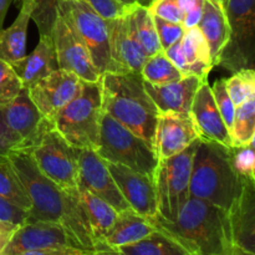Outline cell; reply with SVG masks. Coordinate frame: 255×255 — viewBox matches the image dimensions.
<instances>
[{"instance_id":"cell-43","label":"cell","mask_w":255,"mask_h":255,"mask_svg":"<svg viewBox=\"0 0 255 255\" xmlns=\"http://www.w3.org/2000/svg\"><path fill=\"white\" fill-rule=\"evenodd\" d=\"M20 144L21 139L7 127L0 114V158H4L12 152H16Z\"/></svg>"},{"instance_id":"cell-35","label":"cell","mask_w":255,"mask_h":255,"mask_svg":"<svg viewBox=\"0 0 255 255\" xmlns=\"http://www.w3.org/2000/svg\"><path fill=\"white\" fill-rule=\"evenodd\" d=\"M228 151L234 172L243 178L255 179L254 142L246 146H233Z\"/></svg>"},{"instance_id":"cell-32","label":"cell","mask_w":255,"mask_h":255,"mask_svg":"<svg viewBox=\"0 0 255 255\" xmlns=\"http://www.w3.org/2000/svg\"><path fill=\"white\" fill-rule=\"evenodd\" d=\"M233 146H246L253 143L255 137V96L236 107L233 128Z\"/></svg>"},{"instance_id":"cell-38","label":"cell","mask_w":255,"mask_h":255,"mask_svg":"<svg viewBox=\"0 0 255 255\" xmlns=\"http://www.w3.org/2000/svg\"><path fill=\"white\" fill-rule=\"evenodd\" d=\"M152 16H153L154 26H156L162 50L168 49L171 45L182 39L184 31H186V27L183 25L179 24V22L168 21V20H164L162 17L156 16V15H152Z\"/></svg>"},{"instance_id":"cell-24","label":"cell","mask_w":255,"mask_h":255,"mask_svg":"<svg viewBox=\"0 0 255 255\" xmlns=\"http://www.w3.org/2000/svg\"><path fill=\"white\" fill-rule=\"evenodd\" d=\"M34 7L32 0H20V10L16 19L9 27L0 31V59L10 65L26 55L27 29Z\"/></svg>"},{"instance_id":"cell-11","label":"cell","mask_w":255,"mask_h":255,"mask_svg":"<svg viewBox=\"0 0 255 255\" xmlns=\"http://www.w3.org/2000/svg\"><path fill=\"white\" fill-rule=\"evenodd\" d=\"M51 36L54 40L59 69L72 72L82 81H99L101 75L92 62L89 49L71 22L60 12H57Z\"/></svg>"},{"instance_id":"cell-25","label":"cell","mask_w":255,"mask_h":255,"mask_svg":"<svg viewBox=\"0 0 255 255\" xmlns=\"http://www.w3.org/2000/svg\"><path fill=\"white\" fill-rule=\"evenodd\" d=\"M197 26L199 27L208 44L213 66H217L219 56L228 42L229 32H231L226 11L214 0H204L203 12Z\"/></svg>"},{"instance_id":"cell-28","label":"cell","mask_w":255,"mask_h":255,"mask_svg":"<svg viewBox=\"0 0 255 255\" xmlns=\"http://www.w3.org/2000/svg\"><path fill=\"white\" fill-rule=\"evenodd\" d=\"M117 252L120 255H199L183 242L161 228L138 243L122 247Z\"/></svg>"},{"instance_id":"cell-27","label":"cell","mask_w":255,"mask_h":255,"mask_svg":"<svg viewBox=\"0 0 255 255\" xmlns=\"http://www.w3.org/2000/svg\"><path fill=\"white\" fill-rule=\"evenodd\" d=\"M181 49L187 64V76L208 79L214 66L208 44L198 26L186 29L181 39Z\"/></svg>"},{"instance_id":"cell-40","label":"cell","mask_w":255,"mask_h":255,"mask_svg":"<svg viewBox=\"0 0 255 255\" xmlns=\"http://www.w3.org/2000/svg\"><path fill=\"white\" fill-rule=\"evenodd\" d=\"M179 10L182 12V25L186 29L198 25L203 12L204 0H176Z\"/></svg>"},{"instance_id":"cell-6","label":"cell","mask_w":255,"mask_h":255,"mask_svg":"<svg viewBox=\"0 0 255 255\" xmlns=\"http://www.w3.org/2000/svg\"><path fill=\"white\" fill-rule=\"evenodd\" d=\"M26 153L39 171L67 193L79 196V148L72 147L50 122Z\"/></svg>"},{"instance_id":"cell-31","label":"cell","mask_w":255,"mask_h":255,"mask_svg":"<svg viewBox=\"0 0 255 255\" xmlns=\"http://www.w3.org/2000/svg\"><path fill=\"white\" fill-rule=\"evenodd\" d=\"M0 196L24 211H30L31 201L9 158H0Z\"/></svg>"},{"instance_id":"cell-50","label":"cell","mask_w":255,"mask_h":255,"mask_svg":"<svg viewBox=\"0 0 255 255\" xmlns=\"http://www.w3.org/2000/svg\"><path fill=\"white\" fill-rule=\"evenodd\" d=\"M119 1L126 5V6H133V5H136V0H119Z\"/></svg>"},{"instance_id":"cell-4","label":"cell","mask_w":255,"mask_h":255,"mask_svg":"<svg viewBox=\"0 0 255 255\" xmlns=\"http://www.w3.org/2000/svg\"><path fill=\"white\" fill-rule=\"evenodd\" d=\"M229 148L201 139L192 163L189 196L229 211L242 189V177L234 172Z\"/></svg>"},{"instance_id":"cell-2","label":"cell","mask_w":255,"mask_h":255,"mask_svg":"<svg viewBox=\"0 0 255 255\" xmlns=\"http://www.w3.org/2000/svg\"><path fill=\"white\" fill-rule=\"evenodd\" d=\"M102 109L153 148L159 111L144 89L141 74L106 72L100 76Z\"/></svg>"},{"instance_id":"cell-21","label":"cell","mask_w":255,"mask_h":255,"mask_svg":"<svg viewBox=\"0 0 255 255\" xmlns=\"http://www.w3.org/2000/svg\"><path fill=\"white\" fill-rule=\"evenodd\" d=\"M208 79H199L196 76H184L178 81L171 84L154 86L144 82L147 94L154 102L159 114L174 112V114H188L191 112L192 102L201 85Z\"/></svg>"},{"instance_id":"cell-14","label":"cell","mask_w":255,"mask_h":255,"mask_svg":"<svg viewBox=\"0 0 255 255\" xmlns=\"http://www.w3.org/2000/svg\"><path fill=\"white\" fill-rule=\"evenodd\" d=\"M79 187L104 199L119 213L131 209L112 178L106 161L94 149H79Z\"/></svg>"},{"instance_id":"cell-13","label":"cell","mask_w":255,"mask_h":255,"mask_svg":"<svg viewBox=\"0 0 255 255\" xmlns=\"http://www.w3.org/2000/svg\"><path fill=\"white\" fill-rule=\"evenodd\" d=\"M86 249L62 226L50 222H25L12 233L1 255H17L37 249Z\"/></svg>"},{"instance_id":"cell-30","label":"cell","mask_w":255,"mask_h":255,"mask_svg":"<svg viewBox=\"0 0 255 255\" xmlns=\"http://www.w3.org/2000/svg\"><path fill=\"white\" fill-rule=\"evenodd\" d=\"M139 74L143 81L154 86L171 84L184 77L182 72L174 66L173 62L167 57L163 50L147 57Z\"/></svg>"},{"instance_id":"cell-7","label":"cell","mask_w":255,"mask_h":255,"mask_svg":"<svg viewBox=\"0 0 255 255\" xmlns=\"http://www.w3.org/2000/svg\"><path fill=\"white\" fill-rule=\"evenodd\" d=\"M97 154L109 163L121 164L153 178L158 158L144 139L104 112Z\"/></svg>"},{"instance_id":"cell-10","label":"cell","mask_w":255,"mask_h":255,"mask_svg":"<svg viewBox=\"0 0 255 255\" xmlns=\"http://www.w3.org/2000/svg\"><path fill=\"white\" fill-rule=\"evenodd\" d=\"M64 15L89 49L92 62L100 75L106 72L121 74L114 64L110 52V32L107 20L81 0H62L59 10Z\"/></svg>"},{"instance_id":"cell-44","label":"cell","mask_w":255,"mask_h":255,"mask_svg":"<svg viewBox=\"0 0 255 255\" xmlns=\"http://www.w3.org/2000/svg\"><path fill=\"white\" fill-rule=\"evenodd\" d=\"M86 253H91V252L82 251V249L62 248V249H37V251L24 252V253L17 254V255H79V254H86Z\"/></svg>"},{"instance_id":"cell-1","label":"cell","mask_w":255,"mask_h":255,"mask_svg":"<svg viewBox=\"0 0 255 255\" xmlns=\"http://www.w3.org/2000/svg\"><path fill=\"white\" fill-rule=\"evenodd\" d=\"M31 201L26 222H50L64 227L77 243L90 252L96 251L89 221L79 196L67 193L39 171L26 152L7 156Z\"/></svg>"},{"instance_id":"cell-17","label":"cell","mask_w":255,"mask_h":255,"mask_svg":"<svg viewBox=\"0 0 255 255\" xmlns=\"http://www.w3.org/2000/svg\"><path fill=\"white\" fill-rule=\"evenodd\" d=\"M0 114L7 127L21 139V144L17 149L20 152H26L42 129L50 124L49 120L40 114L30 99L27 89L24 87L9 105L0 107Z\"/></svg>"},{"instance_id":"cell-34","label":"cell","mask_w":255,"mask_h":255,"mask_svg":"<svg viewBox=\"0 0 255 255\" xmlns=\"http://www.w3.org/2000/svg\"><path fill=\"white\" fill-rule=\"evenodd\" d=\"M20 1V0H15ZM34 10L31 14V20L36 25L40 35H51L52 27L57 19L59 4L62 0H32Z\"/></svg>"},{"instance_id":"cell-52","label":"cell","mask_w":255,"mask_h":255,"mask_svg":"<svg viewBox=\"0 0 255 255\" xmlns=\"http://www.w3.org/2000/svg\"><path fill=\"white\" fill-rule=\"evenodd\" d=\"M91 253H92V252H91ZM91 253H86V254H79V255H90V254H91Z\"/></svg>"},{"instance_id":"cell-26","label":"cell","mask_w":255,"mask_h":255,"mask_svg":"<svg viewBox=\"0 0 255 255\" xmlns=\"http://www.w3.org/2000/svg\"><path fill=\"white\" fill-rule=\"evenodd\" d=\"M79 192L97 251V249L102 248L105 237L114 227L115 222L119 217V212L114 207L110 206L107 202L92 194L87 189L79 187Z\"/></svg>"},{"instance_id":"cell-36","label":"cell","mask_w":255,"mask_h":255,"mask_svg":"<svg viewBox=\"0 0 255 255\" xmlns=\"http://www.w3.org/2000/svg\"><path fill=\"white\" fill-rule=\"evenodd\" d=\"M21 89V81L11 65L0 59V107L9 105Z\"/></svg>"},{"instance_id":"cell-47","label":"cell","mask_w":255,"mask_h":255,"mask_svg":"<svg viewBox=\"0 0 255 255\" xmlns=\"http://www.w3.org/2000/svg\"><path fill=\"white\" fill-rule=\"evenodd\" d=\"M222 255H255L253 253H249V252L244 251V249L239 248V247L234 246V244H229Z\"/></svg>"},{"instance_id":"cell-12","label":"cell","mask_w":255,"mask_h":255,"mask_svg":"<svg viewBox=\"0 0 255 255\" xmlns=\"http://www.w3.org/2000/svg\"><path fill=\"white\" fill-rule=\"evenodd\" d=\"M82 85L84 81L75 74L57 69L32 85L27 92L42 117L54 124L59 112L81 92Z\"/></svg>"},{"instance_id":"cell-45","label":"cell","mask_w":255,"mask_h":255,"mask_svg":"<svg viewBox=\"0 0 255 255\" xmlns=\"http://www.w3.org/2000/svg\"><path fill=\"white\" fill-rule=\"evenodd\" d=\"M17 226H14V224L5 223V222L0 221V255H1L2 251L6 247L7 242L11 238L12 233L16 231Z\"/></svg>"},{"instance_id":"cell-19","label":"cell","mask_w":255,"mask_h":255,"mask_svg":"<svg viewBox=\"0 0 255 255\" xmlns=\"http://www.w3.org/2000/svg\"><path fill=\"white\" fill-rule=\"evenodd\" d=\"M189 115L201 139L222 144L226 148L233 147L232 136L219 114L208 80L204 81L197 91Z\"/></svg>"},{"instance_id":"cell-51","label":"cell","mask_w":255,"mask_h":255,"mask_svg":"<svg viewBox=\"0 0 255 255\" xmlns=\"http://www.w3.org/2000/svg\"><path fill=\"white\" fill-rule=\"evenodd\" d=\"M214 1L218 2V4L221 5V6L223 7V9H224V6H226V0H214Z\"/></svg>"},{"instance_id":"cell-18","label":"cell","mask_w":255,"mask_h":255,"mask_svg":"<svg viewBox=\"0 0 255 255\" xmlns=\"http://www.w3.org/2000/svg\"><path fill=\"white\" fill-rule=\"evenodd\" d=\"M228 214L231 242L255 254V179L242 177V189Z\"/></svg>"},{"instance_id":"cell-42","label":"cell","mask_w":255,"mask_h":255,"mask_svg":"<svg viewBox=\"0 0 255 255\" xmlns=\"http://www.w3.org/2000/svg\"><path fill=\"white\" fill-rule=\"evenodd\" d=\"M27 211L19 208L0 196V221L19 227L27 221Z\"/></svg>"},{"instance_id":"cell-5","label":"cell","mask_w":255,"mask_h":255,"mask_svg":"<svg viewBox=\"0 0 255 255\" xmlns=\"http://www.w3.org/2000/svg\"><path fill=\"white\" fill-rule=\"evenodd\" d=\"M104 112L100 80L84 81L81 92L59 112L54 126L75 148L96 151Z\"/></svg>"},{"instance_id":"cell-3","label":"cell","mask_w":255,"mask_h":255,"mask_svg":"<svg viewBox=\"0 0 255 255\" xmlns=\"http://www.w3.org/2000/svg\"><path fill=\"white\" fill-rule=\"evenodd\" d=\"M154 222L199 255H222L232 244L227 212L196 197H189L172 221Z\"/></svg>"},{"instance_id":"cell-23","label":"cell","mask_w":255,"mask_h":255,"mask_svg":"<svg viewBox=\"0 0 255 255\" xmlns=\"http://www.w3.org/2000/svg\"><path fill=\"white\" fill-rule=\"evenodd\" d=\"M158 229L153 218L141 216L132 209L120 212L111 231L104 239L102 248L117 249L132 246Z\"/></svg>"},{"instance_id":"cell-22","label":"cell","mask_w":255,"mask_h":255,"mask_svg":"<svg viewBox=\"0 0 255 255\" xmlns=\"http://www.w3.org/2000/svg\"><path fill=\"white\" fill-rule=\"evenodd\" d=\"M11 66L24 89H30L32 85L59 69L51 35H40L36 47Z\"/></svg>"},{"instance_id":"cell-48","label":"cell","mask_w":255,"mask_h":255,"mask_svg":"<svg viewBox=\"0 0 255 255\" xmlns=\"http://www.w3.org/2000/svg\"><path fill=\"white\" fill-rule=\"evenodd\" d=\"M90 255H120L119 252L115 251V249H97V251H94Z\"/></svg>"},{"instance_id":"cell-29","label":"cell","mask_w":255,"mask_h":255,"mask_svg":"<svg viewBox=\"0 0 255 255\" xmlns=\"http://www.w3.org/2000/svg\"><path fill=\"white\" fill-rule=\"evenodd\" d=\"M127 16H128L129 26L134 37L139 42L147 56L161 51L162 47L159 44L156 26H154L153 16L149 12L148 7L137 4L133 5L129 9Z\"/></svg>"},{"instance_id":"cell-33","label":"cell","mask_w":255,"mask_h":255,"mask_svg":"<svg viewBox=\"0 0 255 255\" xmlns=\"http://www.w3.org/2000/svg\"><path fill=\"white\" fill-rule=\"evenodd\" d=\"M226 87L234 106H239L251 97L255 96V71L254 69H243L233 72L226 79Z\"/></svg>"},{"instance_id":"cell-8","label":"cell","mask_w":255,"mask_h":255,"mask_svg":"<svg viewBox=\"0 0 255 255\" xmlns=\"http://www.w3.org/2000/svg\"><path fill=\"white\" fill-rule=\"evenodd\" d=\"M199 141L201 138L189 144L181 153L174 154L169 158L158 159V164L153 174L158 206V214L156 218L172 221L184 202L191 197L189 182L192 163Z\"/></svg>"},{"instance_id":"cell-20","label":"cell","mask_w":255,"mask_h":255,"mask_svg":"<svg viewBox=\"0 0 255 255\" xmlns=\"http://www.w3.org/2000/svg\"><path fill=\"white\" fill-rule=\"evenodd\" d=\"M129 11V10H128ZM128 14V12H127ZM127 14L107 20L110 32V52L120 72H141L148 56L132 32Z\"/></svg>"},{"instance_id":"cell-16","label":"cell","mask_w":255,"mask_h":255,"mask_svg":"<svg viewBox=\"0 0 255 255\" xmlns=\"http://www.w3.org/2000/svg\"><path fill=\"white\" fill-rule=\"evenodd\" d=\"M199 138L191 115L174 112L159 114L154 131L153 151L158 159L169 158L181 153Z\"/></svg>"},{"instance_id":"cell-15","label":"cell","mask_w":255,"mask_h":255,"mask_svg":"<svg viewBox=\"0 0 255 255\" xmlns=\"http://www.w3.org/2000/svg\"><path fill=\"white\" fill-rule=\"evenodd\" d=\"M106 163L129 208L141 216L156 218L158 206L153 178L121 164Z\"/></svg>"},{"instance_id":"cell-39","label":"cell","mask_w":255,"mask_h":255,"mask_svg":"<svg viewBox=\"0 0 255 255\" xmlns=\"http://www.w3.org/2000/svg\"><path fill=\"white\" fill-rule=\"evenodd\" d=\"M89 4L104 19L111 20L127 14L132 6H126L119 0H81Z\"/></svg>"},{"instance_id":"cell-37","label":"cell","mask_w":255,"mask_h":255,"mask_svg":"<svg viewBox=\"0 0 255 255\" xmlns=\"http://www.w3.org/2000/svg\"><path fill=\"white\" fill-rule=\"evenodd\" d=\"M212 94H213L214 101H216L217 107L219 110L222 119H223L224 124H226L227 128H228L229 133H232V128H233V121H234V114H236V106H234L233 101L229 97L228 91L226 87V79H221L211 86ZM232 136V134H231Z\"/></svg>"},{"instance_id":"cell-9","label":"cell","mask_w":255,"mask_h":255,"mask_svg":"<svg viewBox=\"0 0 255 255\" xmlns=\"http://www.w3.org/2000/svg\"><path fill=\"white\" fill-rule=\"evenodd\" d=\"M229 40L217 66L231 72L255 66V0H226Z\"/></svg>"},{"instance_id":"cell-41","label":"cell","mask_w":255,"mask_h":255,"mask_svg":"<svg viewBox=\"0 0 255 255\" xmlns=\"http://www.w3.org/2000/svg\"><path fill=\"white\" fill-rule=\"evenodd\" d=\"M148 10L152 15H156L168 21L182 24V20H183L176 0H154Z\"/></svg>"},{"instance_id":"cell-46","label":"cell","mask_w":255,"mask_h":255,"mask_svg":"<svg viewBox=\"0 0 255 255\" xmlns=\"http://www.w3.org/2000/svg\"><path fill=\"white\" fill-rule=\"evenodd\" d=\"M15 0H0V31L2 30V25H4L5 16L7 14L10 5L14 2Z\"/></svg>"},{"instance_id":"cell-49","label":"cell","mask_w":255,"mask_h":255,"mask_svg":"<svg viewBox=\"0 0 255 255\" xmlns=\"http://www.w3.org/2000/svg\"><path fill=\"white\" fill-rule=\"evenodd\" d=\"M153 1L154 0H136V4L141 5V6H144V7H149Z\"/></svg>"}]
</instances>
